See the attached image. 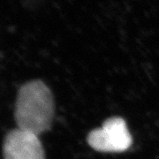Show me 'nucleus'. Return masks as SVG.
<instances>
[{"label":"nucleus","instance_id":"obj_1","mask_svg":"<svg viewBox=\"0 0 159 159\" xmlns=\"http://www.w3.org/2000/svg\"><path fill=\"white\" fill-rule=\"evenodd\" d=\"M51 89L41 80H32L20 89L15 104L18 128L39 135L50 129L54 118Z\"/></svg>","mask_w":159,"mask_h":159},{"label":"nucleus","instance_id":"obj_2","mask_svg":"<svg viewBox=\"0 0 159 159\" xmlns=\"http://www.w3.org/2000/svg\"><path fill=\"white\" fill-rule=\"evenodd\" d=\"M91 148L102 152H121L130 148L132 136L125 120L121 118L107 119L102 127L91 131L88 136Z\"/></svg>","mask_w":159,"mask_h":159},{"label":"nucleus","instance_id":"obj_3","mask_svg":"<svg viewBox=\"0 0 159 159\" xmlns=\"http://www.w3.org/2000/svg\"><path fill=\"white\" fill-rule=\"evenodd\" d=\"M3 154L5 159H45L38 136L20 128L7 134Z\"/></svg>","mask_w":159,"mask_h":159}]
</instances>
